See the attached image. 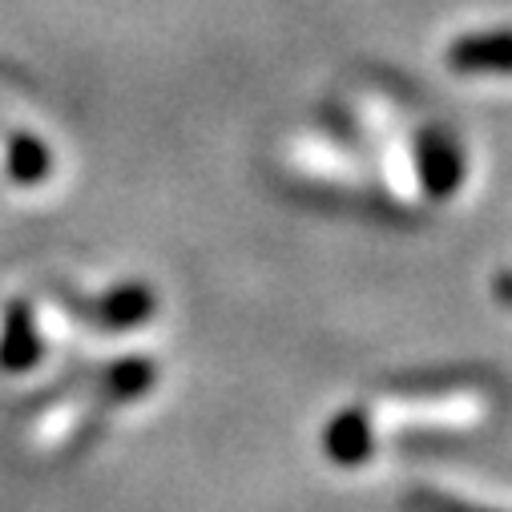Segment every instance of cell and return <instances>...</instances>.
I'll list each match as a JSON object with an SVG mask.
<instances>
[{
  "instance_id": "cell-1",
  "label": "cell",
  "mask_w": 512,
  "mask_h": 512,
  "mask_svg": "<svg viewBox=\"0 0 512 512\" xmlns=\"http://www.w3.org/2000/svg\"><path fill=\"white\" fill-rule=\"evenodd\" d=\"M416 174H420V186L428 198L448 202L468 178L464 146L448 130H432L428 125V130L416 134Z\"/></svg>"
},
{
  "instance_id": "cell-2",
  "label": "cell",
  "mask_w": 512,
  "mask_h": 512,
  "mask_svg": "<svg viewBox=\"0 0 512 512\" xmlns=\"http://www.w3.org/2000/svg\"><path fill=\"white\" fill-rule=\"evenodd\" d=\"M444 61H448L452 73H464V77H476V73L512 77V29L460 33L444 49Z\"/></svg>"
},
{
  "instance_id": "cell-3",
  "label": "cell",
  "mask_w": 512,
  "mask_h": 512,
  "mask_svg": "<svg viewBox=\"0 0 512 512\" xmlns=\"http://www.w3.org/2000/svg\"><path fill=\"white\" fill-rule=\"evenodd\" d=\"M323 452L335 468H363L375 456V424L363 408H343L323 428Z\"/></svg>"
},
{
  "instance_id": "cell-4",
  "label": "cell",
  "mask_w": 512,
  "mask_h": 512,
  "mask_svg": "<svg viewBox=\"0 0 512 512\" xmlns=\"http://www.w3.org/2000/svg\"><path fill=\"white\" fill-rule=\"evenodd\" d=\"M154 311H158V295H154L150 287H142V283L113 287V291H105V295L89 307V315H93L105 331H134V327L150 323Z\"/></svg>"
},
{
  "instance_id": "cell-5",
  "label": "cell",
  "mask_w": 512,
  "mask_h": 512,
  "mask_svg": "<svg viewBox=\"0 0 512 512\" xmlns=\"http://www.w3.org/2000/svg\"><path fill=\"white\" fill-rule=\"evenodd\" d=\"M97 383H101V392H105V404H130V400L146 396L154 383H158V367L150 359H142V355H130V359L109 363L97 375Z\"/></svg>"
},
{
  "instance_id": "cell-6",
  "label": "cell",
  "mask_w": 512,
  "mask_h": 512,
  "mask_svg": "<svg viewBox=\"0 0 512 512\" xmlns=\"http://www.w3.org/2000/svg\"><path fill=\"white\" fill-rule=\"evenodd\" d=\"M41 359V331L25 311H13L9 323L0 327V363L9 371H29Z\"/></svg>"
},
{
  "instance_id": "cell-7",
  "label": "cell",
  "mask_w": 512,
  "mask_h": 512,
  "mask_svg": "<svg viewBox=\"0 0 512 512\" xmlns=\"http://www.w3.org/2000/svg\"><path fill=\"white\" fill-rule=\"evenodd\" d=\"M408 504H412L416 512H500V508L468 504V500H456V496H444V492H432V488H416Z\"/></svg>"
},
{
  "instance_id": "cell-8",
  "label": "cell",
  "mask_w": 512,
  "mask_h": 512,
  "mask_svg": "<svg viewBox=\"0 0 512 512\" xmlns=\"http://www.w3.org/2000/svg\"><path fill=\"white\" fill-rule=\"evenodd\" d=\"M492 299H496L504 311H512V271L492 275Z\"/></svg>"
}]
</instances>
